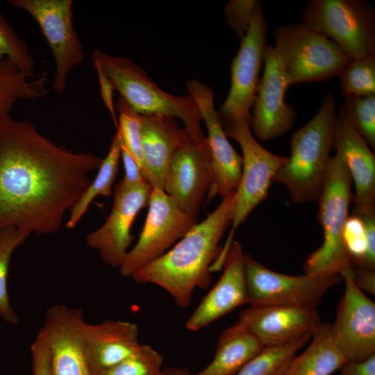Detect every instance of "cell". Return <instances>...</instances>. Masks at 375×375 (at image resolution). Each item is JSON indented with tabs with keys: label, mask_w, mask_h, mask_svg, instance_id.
Wrapping results in <instances>:
<instances>
[{
	"label": "cell",
	"mask_w": 375,
	"mask_h": 375,
	"mask_svg": "<svg viewBox=\"0 0 375 375\" xmlns=\"http://www.w3.org/2000/svg\"><path fill=\"white\" fill-rule=\"evenodd\" d=\"M101 160L56 144L28 120L0 115V227L57 232Z\"/></svg>",
	"instance_id": "1"
},
{
	"label": "cell",
	"mask_w": 375,
	"mask_h": 375,
	"mask_svg": "<svg viewBox=\"0 0 375 375\" xmlns=\"http://www.w3.org/2000/svg\"><path fill=\"white\" fill-rule=\"evenodd\" d=\"M234 193L223 198L206 219L131 278L138 283L163 289L178 307L190 306L194 291L210 283L211 267L220 252L219 242L231 224Z\"/></svg>",
	"instance_id": "2"
},
{
	"label": "cell",
	"mask_w": 375,
	"mask_h": 375,
	"mask_svg": "<svg viewBox=\"0 0 375 375\" xmlns=\"http://www.w3.org/2000/svg\"><path fill=\"white\" fill-rule=\"evenodd\" d=\"M337 117L335 98L331 92L315 115L292 135L290 156L277 170L273 183L283 184L296 203L319 198L333 149Z\"/></svg>",
	"instance_id": "3"
},
{
	"label": "cell",
	"mask_w": 375,
	"mask_h": 375,
	"mask_svg": "<svg viewBox=\"0 0 375 375\" xmlns=\"http://www.w3.org/2000/svg\"><path fill=\"white\" fill-rule=\"evenodd\" d=\"M352 179L338 154L330 157L319 202L318 219L323 231L322 245L307 258L304 273L319 276L340 275L355 268L342 240L352 201Z\"/></svg>",
	"instance_id": "4"
},
{
	"label": "cell",
	"mask_w": 375,
	"mask_h": 375,
	"mask_svg": "<svg viewBox=\"0 0 375 375\" xmlns=\"http://www.w3.org/2000/svg\"><path fill=\"white\" fill-rule=\"evenodd\" d=\"M91 58L100 65L119 97L138 114L178 118L193 135H204L201 128V114L191 95L177 97L167 93L130 58L111 56L99 49L94 51Z\"/></svg>",
	"instance_id": "5"
},
{
	"label": "cell",
	"mask_w": 375,
	"mask_h": 375,
	"mask_svg": "<svg viewBox=\"0 0 375 375\" xmlns=\"http://www.w3.org/2000/svg\"><path fill=\"white\" fill-rule=\"evenodd\" d=\"M221 125L226 135L235 140L241 147L242 169L230 209L231 228L215 261L219 266L224 262L236 229L267 197L277 170L287 160V157L269 151L257 142L248 119L241 118L222 122Z\"/></svg>",
	"instance_id": "6"
},
{
	"label": "cell",
	"mask_w": 375,
	"mask_h": 375,
	"mask_svg": "<svg viewBox=\"0 0 375 375\" xmlns=\"http://www.w3.org/2000/svg\"><path fill=\"white\" fill-rule=\"evenodd\" d=\"M274 36L290 85L338 76L351 60L331 40L303 24L279 26Z\"/></svg>",
	"instance_id": "7"
},
{
	"label": "cell",
	"mask_w": 375,
	"mask_h": 375,
	"mask_svg": "<svg viewBox=\"0 0 375 375\" xmlns=\"http://www.w3.org/2000/svg\"><path fill=\"white\" fill-rule=\"evenodd\" d=\"M303 24L335 44L351 58L375 55V12L363 0H312Z\"/></svg>",
	"instance_id": "8"
},
{
	"label": "cell",
	"mask_w": 375,
	"mask_h": 375,
	"mask_svg": "<svg viewBox=\"0 0 375 375\" xmlns=\"http://www.w3.org/2000/svg\"><path fill=\"white\" fill-rule=\"evenodd\" d=\"M148 205L139 239L118 268L125 278L164 254L198 223L162 189L152 188Z\"/></svg>",
	"instance_id": "9"
},
{
	"label": "cell",
	"mask_w": 375,
	"mask_h": 375,
	"mask_svg": "<svg viewBox=\"0 0 375 375\" xmlns=\"http://www.w3.org/2000/svg\"><path fill=\"white\" fill-rule=\"evenodd\" d=\"M245 278L250 306L317 309L326 292L340 282L339 275H288L272 270L245 253Z\"/></svg>",
	"instance_id": "10"
},
{
	"label": "cell",
	"mask_w": 375,
	"mask_h": 375,
	"mask_svg": "<svg viewBox=\"0 0 375 375\" xmlns=\"http://www.w3.org/2000/svg\"><path fill=\"white\" fill-rule=\"evenodd\" d=\"M12 6L29 14L38 24L53 56V89L62 93L71 71L82 62L83 47L73 25L72 0H10Z\"/></svg>",
	"instance_id": "11"
},
{
	"label": "cell",
	"mask_w": 375,
	"mask_h": 375,
	"mask_svg": "<svg viewBox=\"0 0 375 375\" xmlns=\"http://www.w3.org/2000/svg\"><path fill=\"white\" fill-rule=\"evenodd\" d=\"M267 25L260 2L250 26L242 38L231 65V83L226 100L217 114L221 123L241 118L251 120L252 108L264 64Z\"/></svg>",
	"instance_id": "12"
},
{
	"label": "cell",
	"mask_w": 375,
	"mask_h": 375,
	"mask_svg": "<svg viewBox=\"0 0 375 375\" xmlns=\"http://www.w3.org/2000/svg\"><path fill=\"white\" fill-rule=\"evenodd\" d=\"M213 184L211 154L207 138L192 135L173 156L163 190L189 216H197Z\"/></svg>",
	"instance_id": "13"
},
{
	"label": "cell",
	"mask_w": 375,
	"mask_h": 375,
	"mask_svg": "<svg viewBox=\"0 0 375 375\" xmlns=\"http://www.w3.org/2000/svg\"><path fill=\"white\" fill-rule=\"evenodd\" d=\"M151 190L149 183L129 185L122 180L115 187L108 217L85 241L106 265L119 268L124 262L134 239L131 226L140 210L148 205Z\"/></svg>",
	"instance_id": "14"
},
{
	"label": "cell",
	"mask_w": 375,
	"mask_h": 375,
	"mask_svg": "<svg viewBox=\"0 0 375 375\" xmlns=\"http://www.w3.org/2000/svg\"><path fill=\"white\" fill-rule=\"evenodd\" d=\"M85 321L80 308L57 304L46 311L39 332L49 349L53 375H99L83 338Z\"/></svg>",
	"instance_id": "15"
},
{
	"label": "cell",
	"mask_w": 375,
	"mask_h": 375,
	"mask_svg": "<svg viewBox=\"0 0 375 375\" xmlns=\"http://www.w3.org/2000/svg\"><path fill=\"white\" fill-rule=\"evenodd\" d=\"M340 276L344 291L331 324L334 339L347 361H362L375 354V303L356 285L351 270Z\"/></svg>",
	"instance_id": "16"
},
{
	"label": "cell",
	"mask_w": 375,
	"mask_h": 375,
	"mask_svg": "<svg viewBox=\"0 0 375 375\" xmlns=\"http://www.w3.org/2000/svg\"><path fill=\"white\" fill-rule=\"evenodd\" d=\"M263 62L264 72L252 106L250 126L258 139L268 141L293 127L296 112L285 101V92L290 84L274 47H266Z\"/></svg>",
	"instance_id": "17"
},
{
	"label": "cell",
	"mask_w": 375,
	"mask_h": 375,
	"mask_svg": "<svg viewBox=\"0 0 375 375\" xmlns=\"http://www.w3.org/2000/svg\"><path fill=\"white\" fill-rule=\"evenodd\" d=\"M186 88L195 100L208 131L213 184L208 197L219 195L224 198L234 193L239 185L242 169V158L231 146L221 125L214 107V91L197 81L189 80Z\"/></svg>",
	"instance_id": "18"
},
{
	"label": "cell",
	"mask_w": 375,
	"mask_h": 375,
	"mask_svg": "<svg viewBox=\"0 0 375 375\" xmlns=\"http://www.w3.org/2000/svg\"><path fill=\"white\" fill-rule=\"evenodd\" d=\"M245 253L240 244L233 240L224 260L223 273L216 284L201 299L185 323L196 332L248 303L244 270Z\"/></svg>",
	"instance_id": "19"
},
{
	"label": "cell",
	"mask_w": 375,
	"mask_h": 375,
	"mask_svg": "<svg viewBox=\"0 0 375 375\" xmlns=\"http://www.w3.org/2000/svg\"><path fill=\"white\" fill-rule=\"evenodd\" d=\"M264 347L285 344L312 334L321 324L317 309L279 306H250L239 314Z\"/></svg>",
	"instance_id": "20"
},
{
	"label": "cell",
	"mask_w": 375,
	"mask_h": 375,
	"mask_svg": "<svg viewBox=\"0 0 375 375\" xmlns=\"http://www.w3.org/2000/svg\"><path fill=\"white\" fill-rule=\"evenodd\" d=\"M333 148L351 175L355 192L353 214L375 215V156L365 140L343 118L337 117Z\"/></svg>",
	"instance_id": "21"
},
{
	"label": "cell",
	"mask_w": 375,
	"mask_h": 375,
	"mask_svg": "<svg viewBox=\"0 0 375 375\" xmlns=\"http://www.w3.org/2000/svg\"><path fill=\"white\" fill-rule=\"evenodd\" d=\"M140 132L144 176L152 188L163 190L173 156L193 135L176 118L162 115H140Z\"/></svg>",
	"instance_id": "22"
},
{
	"label": "cell",
	"mask_w": 375,
	"mask_h": 375,
	"mask_svg": "<svg viewBox=\"0 0 375 375\" xmlns=\"http://www.w3.org/2000/svg\"><path fill=\"white\" fill-rule=\"evenodd\" d=\"M138 326L128 321L107 319L83 324V335L94 367L99 375L133 353L142 343Z\"/></svg>",
	"instance_id": "23"
},
{
	"label": "cell",
	"mask_w": 375,
	"mask_h": 375,
	"mask_svg": "<svg viewBox=\"0 0 375 375\" xmlns=\"http://www.w3.org/2000/svg\"><path fill=\"white\" fill-rule=\"evenodd\" d=\"M263 347L258 338L238 321L222 332L210 362L194 374L235 375Z\"/></svg>",
	"instance_id": "24"
},
{
	"label": "cell",
	"mask_w": 375,
	"mask_h": 375,
	"mask_svg": "<svg viewBox=\"0 0 375 375\" xmlns=\"http://www.w3.org/2000/svg\"><path fill=\"white\" fill-rule=\"evenodd\" d=\"M308 347L292 359L286 375H332L347 362L334 339L332 324L321 322Z\"/></svg>",
	"instance_id": "25"
},
{
	"label": "cell",
	"mask_w": 375,
	"mask_h": 375,
	"mask_svg": "<svg viewBox=\"0 0 375 375\" xmlns=\"http://www.w3.org/2000/svg\"><path fill=\"white\" fill-rule=\"evenodd\" d=\"M48 83L45 75L26 74L8 60H0V115L10 114L21 101L46 97Z\"/></svg>",
	"instance_id": "26"
},
{
	"label": "cell",
	"mask_w": 375,
	"mask_h": 375,
	"mask_svg": "<svg viewBox=\"0 0 375 375\" xmlns=\"http://www.w3.org/2000/svg\"><path fill=\"white\" fill-rule=\"evenodd\" d=\"M122 141L117 132L113 136L108 152L102 159L95 178L83 194L77 203L69 212L65 223L68 229L74 228L81 219L94 199L99 195L110 196L121 158Z\"/></svg>",
	"instance_id": "27"
},
{
	"label": "cell",
	"mask_w": 375,
	"mask_h": 375,
	"mask_svg": "<svg viewBox=\"0 0 375 375\" xmlns=\"http://www.w3.org/2000/svg\"><path fill=\"white\" fill-rule=\"evenodd\" d=\"M311 336L308 334L285 344L264 347L235 375H286L292 359Z\"/></svg>",
	"instance_id": "28"
},
{
	"label": "cell",
	"mask_w": 375,
	"mask_h": 375,
	"mask_svg": "<svg viewBox=\"0 0 375 375\" xmlns=\"http://www.w3.org/2000/svg\"><path fill=\"white\" fill-rule=\"evenodd\" d=\"M30 235L13 226L0 227V317L6 322L17 324L19 317L11 306L8 277L12 256Z\"/></svg>",
	"instance_id": "29"
},
{
	"label": "cell",
	"mask_w": 375,
	"mask_h": 375,
	"mask_svg": "<svg viewBox=\"0 0 375 375\" xmlns=\"http://www.w3.org/2000/svg\"><path fill=\"white\" fill-rule=\"evenodd\" d=\"M338 116L345 119L374 150L375 94L345 98Z\"/></svg>",
	"instance_id": "30"
},
{
	"label": "cell",
	"mask_w": 375,
	"mask_h": 375,
	"mask_svg": "<svg viewBox=\"0 0 375 375\" xmlns=\"http://www.w3.org/2000/svg\"><path fill=\"white\" fill-rule=\"evenodd\" d=\"M338 77L345 98L375 94V55L351 59Z\"/></svg>",
	"instance_id": "31"
},
{
	"label": "cell",
	"mask_w": 375,
	"mask_h": 375,
	"mask_svg": "<svg viewBox=\"0 0 375 375\" xmlns=\"http://www.w3.org/2000/svg\"><path fill=\"white\" fill-rule=\"evenodd\" d=\"M0 60H8L22 72L34 76L35 62L27 44L0 12Z\"/></svg>",
	"instance_id": "32"
},
{
	"label": "cell",
	"mask_w": 375,
	"mask_h": 375,
	"mask_svg": "<svg viewBox=\"0 0 375 375\" xmlns=\"http://www.w3.org/2000/svg\"><path fill=\"white\" fill-rule=\"evenodd\" d=\"M116 108L119 112L117 132L121 138L123 146L137 162L143 173L140 115L119 96Z\"/></svg>",
	"instance_id": "33"
},
{
	"label": "cell",
	"mask_w": 375,
	"mask_h": 375,
	"mask_svg": "<svg viewBox=\"0 0 375 375\" xmlns=\"http://www.w3.org/2000/svg\"><path fill=\"white\" fill-rule=\"evenodd\" d=\"M163 358L149 344H141L131 356L103 375H162Z\"/></svg>",
	"instance_id": "34"
},
{
	"label": "cell",
	"mask_w": 375,
	"mask_h": 375,
	"mask_svg": "<svg viewBox=\"0 0 375 375\" xmlns=\"http://www.w3.org/2000/svg\"><path fill=\"white\" fill-rule=\"evenodd\" d=\"M345 250L355 267H362L367 243L364 222L358 215H349L342 232Z\"/></svg>",
	"instance_id": "35"
},
{
	"label": "cell",
	"mask_w": 375,
	"mask_h": 375,
	"mask_svg": "<svg viewBox=\"0 0 375 375\" xmlns=\"http://www.w3.org/2000/svg\"><path fill=\"white\" fill-rule=\"evenodd\" d=\"M259 3L256 0H233L227 4L226 21L241 38L247 33Z\"/></svg>",
	"instance_id": "36"
},
{
	"label": "cell",
	"mask_w": 375,
	"mask_h": 375,
	"mask_svg": "<svg viewBox=\"0 0 375 375\" xmlns=\"http://www.w3.org/2000/svg\"><path fill=\"white\" fill-rule=\"evenodd\" d=\"M31 352L33 375H53L49 349L40 332L32 343Z\"/></svg>",
	"instance_id": "37"
},
{
	"label": "cell",
	"mask_w": 375,
	"mask_h": 375,
	"mask_svg": "<svg viewBox=\"0 0 375 375\" xmlns=\"http://www.w3.org/2000/svg\"><path fill=\"white\" fill-rule=\"evenodd\" d=\"M92 62L98 76L101 99L106 108L108 110L117 128L118 120L113 101V92L115 90L113 85L100 65L97 61L92 60Z\"/></svg>",
	"instance_id": "38"
},
{
	"label": "cell",
	"mask_w": 375,
	"mask_h": 375,
	"mask_svg": "<svg viewBox=\"0 0 375 375\" xmlns=\"http://www.w3.org/2000/svg\"><path fill=\"white\" fill-rule=\"evenodd\" d=\"M122 141V140H121ZM121 158L124 168V177L122 181L129 185L148 183L143 173L135 160L122 143Z\"/></svg>",
	"instance_id": "39"
},
{
	"label": "cell",
	"mask_w": 375,
	"mask_h": 375,
	"mask_svg": "<svg viewBox=\"0 0 375 375\" xmlns=\"http://www.w3.org/2000/svg\"><path fill=\"white\" fill-rule=\"evenodd\" d=\"M358 216L364 222L367 243V254L362 267L375 270V215Z\"/></svg>",
	"instance_id": "40"
},
{
	"label": "cell",
	"mask_w": 375,
	"mask_h": 375,
	"mask_svg": "<svg viewBox=\"0 0 375 375\" xmlns=\"http://www.w3.org/2000/svg\"><path fill=\"white\" fill-rule=\"evenodd\" d=\"M340 375H375V354L358 362H345Z\"/></svg>",
	"instance_id": "41"
},
{
	"label": "cell",
	"mask_w": 375,
	"mask_h": 375,
	"mask_svg": "<svg viewBox=\"0 0 375 375\" xmlns=\"http://www.w3.org/2000/svg\"><path fill=\"white\" fill-rule=\"evenodd\" d=\"M351 276L356 285L362 292L375 294V270L365 267H355Z\"/></svg>",
	"instance_id": "42"
},
{
	"label": "cell",
	"mask_w": 375,
	"mask_h": 375,
	"mask_svg": "<svg viewBox=\"0 0 375 375\" xmlns=\"http://www.w3.org/2000/svg\"><path fill=\"white\" fill-rule=\"evenodd\" d=\"M162 375H194L188 369L179 367H168L163 369Z\"/></svg>",
	"instance_id": "43"
}]
</instances>
